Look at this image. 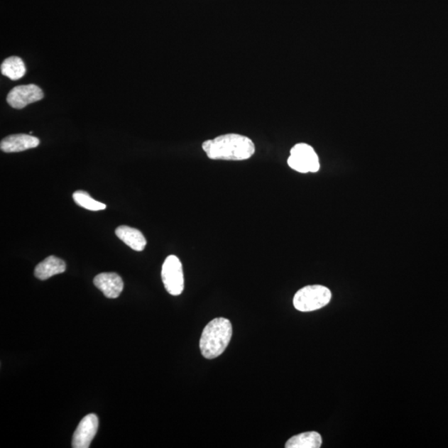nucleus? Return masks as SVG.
Listing matches in <instances>:
<instances>
[{
  "mask_svg": "<svg viewBox=\"0 0 448 448\" xmlns=\"http://www.w3.org/2000/svg\"><path fill=\"white\" fill-rule=\"evenodd\" d=\"M211 160L240 161L248 160L255 153V146L248 137L227 134L206 141L202 145Z\"/></svg>",
  "mask_w": 448,
  "mask_h": 448,
  "instance_id": "f257e3e1",
  "label": "nucleus"
},
{
  "mask_svg": "<svg viewBox=\"0 0 448 448\" xmlns=\"http://www.w3.org/2000/svg\"><path fill=\"white\" fill-rule=\"evenodd\" d=\"M232 334V324L228 319H214L207 324L202 333L200 342L202 356L208 359L220 356L228 347Z\"/></svg>",
  "mask_w": 448,
  "mask_h": 448,
  "instance_id": "f03ea898",
  "label": "nucleus"
},
{
  "mask_svg": "<svg viewBox=\"0 0 448 448\" xmlns=\"http://www.w3.org/2000/svg\"><path fill=\"white\" fill-rule=\"evenodd\" d=\"M332 297L331 290L324 285H307L295 293L293 305L299 312H314L326 307L331 302Z\"/></svg>",
  "mask_w": 448,
  "mask_h": 448,
  "instance_id": "7ed1b4c3",
  "label": "nucleus"
},
{
  "mask_svg": "<svg viewBox=\"0 0 448 448\" xmlns=\"http://www.w3.org/2000/svg\"><path fill=\"white\" fill-rule=\"evenodd\" d=\"M288 165L299 173H316L319 170V162L316 151L311 146L300 143L290 150Z\"/></svg>",
  "mask_w": 448,
  "mask_h": 448,
  "instance_id": "20e7f679",
  "label": "nucleus"
},
{
  "mask_svg": "<svg viewBox=\"0 0 448 448\" xmlns=\"http://www.w3.org/2000/svg\"><path fill=\"white\" fill-rule=\"evenodd\" d=\"M162 282L172 295H180L185 289L183 267L179 258L170 255L165 260L161 271Z\"/></svg>",
  "mask_w": 448,
  "mask_h": 448,
  "instance_id": "39448f33",
  "label": "nucleus"
},
{
  "mask_svg": "<svg viewBox=\"0 0 448 448\" xmlns=\"http://www.w3.org/2000/svg\"><path fill=\"white\" fill-rule=\"evenodd\" d=\"M40 87L34 84L22 85L13 87L7 96V102L14 109L21 110L33 102L43 98Z\"/></svg>",
  "mask_w": 448,
  "mask_h": 448,
  "instance_id": "423d86ee",
  "label": "nucleus"
},
{
  "mask_svg": "<svg viewBox=\"0 0 448 448\" xmlns=\"http://www.w3.org/2000/svg\"><path fill=\"white\" fill-rule=\"evenodd\" d=\"M99 421L94 413L83 417L72 437L73 448H88L97 435Z\"/></svg>",
  "mask_w": 448,
  "mask_h": 448,
  "instance_id": "0eeeda50",
  "label": "nucleus"
},
{
  "mask_svg": "<svg viewBox=\"0 0 448 448\" xmlns=\"http://www.w3.org/2000/svg\"><path fill=\"white\" fill-rule=\"evenodd\" d=\"M96 287L102 290L105 297L115 299L120 297L124 283L119 275L115 273H103L96 275L93 280Z\"/></svg>",
  "mask_w": 448,
  "mask_h": 448,
  "instance_id": "6e6552de",
  "label": "nucleus"
},
{
  "mask_svg": "<svg viewBox=\"0 0 448 448\" xmlns=\"http://www.w3.org/2000/svg\"><path fill=\"white\" fill-rule=\"evenodd\" d=\"M39 140L37 137L26 134L9 136L0 143V149L6 153H16L38 146Z\"/></svg>",
  "mask_w": 448,
  "mask_h": 448,
  "instance_id": "1a4fd4ad",
  "label": "nucleus"
},
{
  "mask_svg": "<svg viewBox=\"0 0 448 448\" xmlns=\"http://www.w3.org/2000/svg\"><path fill=\"white\" fill-rule=\"evenodd\" d=\"M66 271V263L63 260L49 256L43 262L37 265L34 270L35 277L41 280H45L53 277V275L61 274Z\"/></svg>",
  "mask_w": 448,
  "mask_h": 448,
  "instance_id": "9d476101",
  "label": "nucleus"
},
{
  "mask_svg": "<svg viewBox=\"0 0 448 448\" xmlns=\"http://www.w3.org/2000/svg\"><path fill=\"white\" fill-rule=\"evenodd\" d=\"M116 235L123 243L137 252H141L146 248V239L140 230L122 225L116 229Z\"/></svg>",
  "mask_w": 448,
  "mask_h": 448,
  "instance_id": "9b49d317",
  "label": "nucleus"
},
{
  "mask_svg": "<svg viewBox=\"0 0 448 448\" xmlns=\"http://www.w3.org/2000/svg\"><path fill=\"white\" fill-rule=\"evenodd\" d=\"M322 444V436L317 432H307L290 437L285 448H319Z\"/></svg>",
  "mask_w": 448,
  "mask_h": 448,
  "instance_id": "f8f14e48",
  "label": "nucleus"
},
{
  "mask_svg": "<svg viewBox=\"0 0 448 448\" xmlns=\"http://www.w3.org/2000/svg\"><path fill=\"white\" fill-rule=\"evenodd\" d=\"M1 73L13 81L21 80L26 73V67L21 58L9 57L4 60L0 67Z\"/></svg>",
  "mask_w": 448,
  "mask_h": 448,
  "instance_id": "ddd939ff",
  "label": "nucleus"
},
{
  "mask_svg": "<svg viewBox=\"0 0 448 448\" xmlns=\"http://www.w3.org/2000/svg\"><path fill=\"white\" fill-rule=\"evenodd\" d=\"M74 202L82 208L91 211H100L105 209L106 205L93 200L86 191L77 190L72 195Z\"/></svg>",
  "mask_w": 448,
  "mask_h": 448,
  "instance_id": "4468645a",
  "label": "nucleus"
}]
</instances>
